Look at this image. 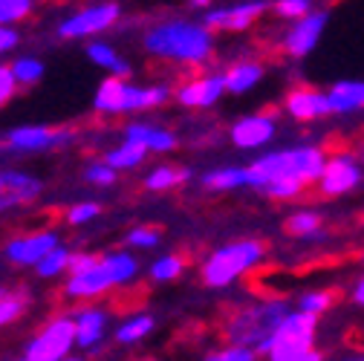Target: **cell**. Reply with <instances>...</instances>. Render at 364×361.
<instances>
[{
  "instance_id": "cell-36",
  "label": "cell",
  "mask_w": 364,
  "mask_h": 361,
  "mask_svg": "<svg viewBox=\"0 0 364 361\" xmlns=\"http://www.w3.org/2000/svg\"><path fill=\"white\" fill-rule=\"evenodd\" d=\"M35 9V0H0V26H18Z\"/></svg>"
},
{
  "instance_id": "cell-47",
  "label": "cell",
  "mask_w": 364,
  "mask_h": 361,
  "mask_svg": "<svg viewBox=\"0 0 364 361\" xmlns=\"http://www.w3.org/2000/svg\"><path fill=\"white\" fill-rule=\"evenodd\" d=\"M136 361H156V358H136Z\"/></svg>"
},
{
  "instance_id": "cell-44",
  "label": "cell",
  "mask_w": 364,
  "mask_h": 361,
  "mask_svg": "<svg viewBox=\"0 0 364 361\" xmlns=\"http://www.w3.org/2000/svg\"><path fill=\"white\" fill-rule=\"evenodd\" d=\"M188 6H197V9H208L211 6V0H186Z\"/></svg>"
},
{
  "instance_id": "cell-40",
  "label": "cell",
  "mask_w": 364,
  "mask_h": 361,
  "mask_svg": "<svg viewBox=\"0 0 364 361\" xmlns=\"http://www.w3.org/2000/svg\"><path fill=\"white\" fill-rule=\"evenodd\" d=\"M203 361H257V352L252 347H240V344H225L214 352H208Z\"/></svg>"
},
{
  "instance_id": "cell-38",
  "label": "cell",
  "mask_w": 364,
  "mask_h": 361,
  "mask_svg": "<svg viewBox=\"0 0 364 361\" xmlns=\"http://www.w3.org/2000/svg\"><path fill=\"white\" fill-rule=\"evenodd\" d=\"M102 217V205L96 203V200H84V203H75V205H70L67 208V214H64V220L70 222V225H87V222H93V220H99Z\"/></svg>"
},
{
  "instance_id": "cell-32",
  "label": "cell",
  "mask_w": 364,
  "mask_h": 361,
  "mask_svg": "<svg viewBox=\"0 0 364 361\" xmlns=\"http://www.w3.org/2000/svg\"><path fill=\"white\" fill-rule=\"evenodd\" d=\"M257 191L269 200H275V203H289V200H298L306 191V185L298 183V179H272V183L260 185Z\"/></svg>"
},
{
  "instance_id": "cell-49",
  "label": "cell",
  "mask_w": 364,
  "mask_h": 361,
  "mask_svg": "<svg viewBox=\"0 0 364 361\" xmlns=\"http://www.w3.org/2000/svg\"><path fill=\"white\" fill-rule=\"evenodd\" d=\"M358 159H361V165H364V151H361V156H358Z\"/></svg>"
},
{
  "instance_id": "cell-3",
  "label": "cell",
  "mask_w": 364,
  "mask_h": 361,
  "mask_svg": "<svg viewBox=\"0 0 364 361\" xmlns=\"http://www.w3.org/2000/svg\"><path fill=\"white\" fill-rule=\"evenodd\" d=\"M324 162H327V153L318 145L269 151L249 165V188L257 191L260 185L272 183V179H298L304 185H315L324 171Z\"/></svg>"
},
{
  "instance_id": "cell-4",
  "label": "cell",
  "mask_w": 364,
  "mask_h": 361,
  "mask_svg": "<svg viewBox=\"0 0 364 361\" xmlns=\"http://www.w3.org/2000/svg\"><path fill=\"white\" fill-rule=\"evenodd\" d=\"M263 260H266V243L257 237H243L235 243H225V246H217L200 263V281L208 289H229Z\"/></svg>"
},
{
  "instance_id": "cell-33",
  "label": "cell",
  "mask_w": 364,
  "mask_h": 361,
  "mask_svg": "<svg viewBox=\"0 0 364 361\" xmlns=\"http://www.w3.org/2000/svg\"><path fill=\"white\" fill-rule=\"evenodd\" d=\"M29 298L26 292H9V289H0V327H6L12 321H18L21 315L26 312Z\"/></svg>"
},
{
  "instance_id": "cell-27",
  "label": "cell",
  "mask_w": 364,
  "mask_h": 361,
  "mask_svg": "<svg viewBox=\"0 0 364 361\" xmlns=\"http://www.w3.org/2000/svg\"><path fill=\"white\" fill-rule=\"evenodd\" d=\"M191 176H194V171L186 165H156L142 179V185H145V191H171L176 185L191 183Z\"/></svg>"
},
{
  "instance_id": "cell-29",
  "label": "cell",
  "mask_w": 364,
  "mask_h": 361,
  "mask_svg": "<svg viewBox=\"0 0 364 361\" xmlns=\"http://www.w3.org/2000/svg\"><path fill=\"white\" fill-rule=\"evenodd\" d=\"M70 257H73V252L67 249V246H55L47 257H43L38 266H35V275L38 278H43V281H53V278H58V275H64V272H70Z\"/></svg>"
},
{
  "instance_id": "cell-10",
  "label": "cell",
  "mask_w": 364,
  "mask_h": 361,
  "mask_svg": "<svg viewBox=\"0 0 364 361\" xmlns=\"http://www.w3.org/2000/svg\"><path fill=\"white\" fill-rule=\"evenodd\" d=\"M70 142H75V130L47 127V124H23V127L6 130L0 145L12 153H47V151L67 148Z\"/></svg>"
},
{
  "instance_id": "cell-20",
  "label": "cell",
  "mask_w": 364,
  "mask_h": 361,
  "mask_svg": "<svg viewBox=\"0 0 364 361\" xmlns=\"http://www.w3.org/2000/svg\"><path fill=\"white\" fill-rule=\"evenodd\" d=\"M124 139L145 145L151 153H171L176 148V133L151 122H130L124 127Z\"/></svg>"
},
{
  "instance_id": "cell-12",
  "label": "cell",
  "mask_w": 364,
  "mask_h": 361,
  "mask_svg": "<svg viewBox=\"0 0 364 361\" xmlns=\"http://www.w3.org/2000/svg\"><path fill=\"white\" fill-rule=\"evenodd\" d=\"M327 23H330V9H312L309 15L292 21V26L281 38V50L295 61L306 58L318 47V41H321Z\"/></svg>"
},
{
  "instance_id": "cell-17",
  "label": "cell",
  "mask_w": 364,
  "mask_h": 361,
  "mask_svg": "<svg viewBox=\"0 0 364 361\" xmlns=\"http://www.w3.org/2000/svg\"><path fill=\"white\" fill-rule=\"evenodd\" d=\"M223 93H225L223 72H205V75H194L186 84H179L173 90V102H179V107H186V110H208L223 99Z\"/></svg>"
},
{
  "instance_id": "cell-15",
  "label": "cell",
  "mask_w": 364,
  "mask_h": 361,
  "mask_svg": "<svg viewBox=\"0 0 364 361\" xmlns=\"http://www.w3.org/2000/svg\"><path fill=\"white\" fill-rule=\"evenodd\" d=\"M275 136H278V119H275V113H269V110L240 116L229 127V139L240 151H260Z\"/></svg>"
},
{
  "instance_id": "cell-21",
  "label": "cell",
  "mask_w": 364,
  "mask_h": 361,
  "mask_svg": "<svg viewBox=\"0 0 364 361\" xmlns=\"http://www.w3.org/2000/svg\"><path fill=\"white\" fill-rule=\"evenodd\" d=\"M84 55L90 58V64H96L99 70L116 75V78H130L133 75V64L107 41H87Z\"/></svg>"
},
{
  "instance_id": "cell-24",
  "label": "cell",
  "mask_w": 364,
  "mask_h": 361,
  "mask_svg": "<svg viewBox=\"0 0 364 361\" xmlns=\"http://www.w3.org/2000/svg\"><path fill=\"white\" fill-rule=\"evenodd\" d=\"M333 113H355L364 110V81H336L327 90Z\"/></svg>"
},
{
  "instance_id": "cell-43",
  "label": "cell",
  "mask_w": 364,
  "mask_h": 361,
  "mask_svg": "<svg viewBox=\"0 0 364 361\" xmlns=\"http://www.w3.org/2000/svg\"><path fill=\"white\" fill-rule=\"evenodd\" d=\"M298 361H327V355H324V350H318V347H312V350H306Z\"/></svg>"
},
{
  "instance_id": "cell-1",
  "label": "cell",
  "mask_w": 364,
  "mask_h": 361,
  "mask_svg": "<svg viewBox=\"0 0 364 361\" xmlns=\"http://www.w3.org/2000/svg\"><path fill=\"white\" fill-rule=\"evenodd\" d=\"M142 50L159 61L203 67L214 55V32L197 21L171 18V21H159L145 29Z\"/></svg>"
},
{
  "instance_id": "cell-26",
  "label": "cell",
  "mask_w": 364,
  "mask_h": 361,
  "mask_svg": "<svg viewBox=\"0 0 364 361\" xmlns=\"http://www.w3.org/2000/svg\"><path fill=\"white\" fill-rule=\"evenodd\" d=\"M284 229L289 237H298V240H315L321 237L324 232V214H318L315 208H298L287 217Z\"/></svg>"
},
{
  "instance_id": "cell-31",
  "label": "cell",
  "mask_w": 364,
  "mask_h": 361,
  "mask_svg": "<svg viewBox=\"0 0 364 361\" xmlns=\"http://www.w3.org/2000/svg\"><path fill=\"white\" fill-rule=\"evenodd\" d=\"M182 272H186V257H182V254H162L148 269V275H151L154 284H171Z\"/></svg>"
},
{
  "instance_id": "cell-39",
  "label": "cell",
  "mask_w": 364,
  "mask_h": 361,
  "mask_svg": "<svg viewBox=\"0 0 364 361\" xmlns=\"http://www.w3.org/2000/svg\"><path fill=\"white\" fill-rule=\"evenodd\" d=\"M84 179H87L90 185H96V188H110L116 179H119V171L110 168L105 159H102V162H90V165L84 168Z\"/></svg>"
},
{
  "instance_id": "cell-2",
  "label": "cell",
  "mask_w": 364,
  "mask_h": 361,
  "mask_svg": "<svg viewBox=\"0 0 364 361\" xmlns=\"http://www.w3.org/2000/svg\"><path fill=\"white\" fill-rule=\"evenodd\" d=\"M139 275V260L130 252H105L96 254V260L81 272H70L64 284V295L70 301H96L119 286H127Z\"/></svg>"
},
{
  "instance_id": "cell-50",
  "label": "cell",
  "mask_w": 364,
  "mask_h": 361,
  "mask_svg": "<svg viewBox=\"0 0 364 361\" xmlns=\"http://www.w3.org/2000/svg\"><path fill=\"white\" fill-rule=\"evenodd\" d=\"M15 361H26V358H23V355H21V358H15Z\"/></svg>"
},
{
  "instance_id": "cell-13",
  "label": "cell",
  "mask_w": 364,
  "mask_h": 361,
  "mask_svg": "<svg viewBox=\"0 0 364 361\" xmlns=\"http://www.w3.org/2000/svg\"><path fill=\"white\" fill-rule=\"evenodd\" d=\"M269 9H272V0H240V4H232V6L205 9L203 23H205L211 32H246V29H252Z\"/></svg>"
},
{
  "instance_id": "cell-37",
  "label": "cell",
  "mask_w": 364,
  "mask_h": 361,
  "mask_svg": "<svg viewBox=\"0 0 364 361\" xmlns=\"http://www.w3.org/2000/svg\"><path fill=\"white\" fill-rule=\"evenodd\" d=\"M312 9H318L315 0H272V12L284 21H298V18L309 15Z\"/></svg>"
},
{
  "instance_id": "cell-48",
  "label": "cell",
  "mask_w": 364,
  "mask_h": 361,
  "mask_svg": "<svg viewBox=\"0 0 364 361\" xmlns=\"http://www.w3.org/2000/svg\"><path fill=\"white\" fill-rule=\"evenodd\" d=\"M4 104H6V99H4V96H0V107H4Z\"/></svg>"
},
{
  "instance_id": "cell-42",
  "label": "cell",
  "mask_w": 364,
  "mask_h": 361,
  "mask_svg": "<svg viewBox=\"0 0 364 361\" xmlns=\"http://www.w3.org/2000/svg\"><path fill=\"white\" fill-rule=\"evenodd\" d=\"M350 301H353V306H358V309H364V275L353 284V292H350Z\"/></svg>"
},
{
  "instance_id": "cell-16",
  "label": "cell",
  "mask_w": 364,
  "mask_h": 361,
  "mask_svg": "<svg viewBox=\"0 0 364 361\" xmlns=\"http://www.w3.org/2000/svg\"><path fill=\"white\" fill-rule=\"evenodd\" d=\"M58 243H61V237H58L55 229H38V232L12 237V240L4 246V257H6L12 266H32V269H35Z\"/></svg>"
},
{
  "instance_id": "cell-14",
  "label": "cell",
  "mask_w": 364,
  "mask_h": 361,
  "mask_svg": "<svg viewBox=\"0 0 364 361\" xmlns=\"http://www.w3.org/2000/svg\"><path fill=\"white\" fill-rule=\"evenodd\" d=\"M43 191V183L35 173L18 168H0V214L32 205Z\"/></svg>"
},
{
  "instance_id": "cell-25",
  "label": "cell",
  "mask_w": 364,
  "mask_h": 361,
  "mask_svg": "<svg viewBox=\"0 0 364 361\" xmlns=\"http://www.w3.org/2000/svg\"><path fill=\"white\" fill-rule=\"evenodd\" d=\"M154 330H156V321H154L151 312H133V315H127V318L116 327L113 338L122 347H133V344H142Z\"/></svg>"
},
{
  "instance_id": "cell-45",
  "label": "cell",
  "mask_w": 364,
  "mask_h": 361,
  "mask_svg": "<svg viewBox=\"0 0 364 361\" xmlns=\"http://www.w3.org/2000/svg\"><path fill=\"white\" fill-rule=\"evenodd\" d=\"M338 361H364V352H353V355H344Z\"/></svg>"
},
{
  "instance_id": "cell-22",
  "label": "cell",
  "mask_w": 364,
  "mask_h": 361,
  "mask_svg": "<svg viewBox=\"0 0 364 361\" xmlns=\"http://www.w3.org/2000/svg\"><path fill=\"white\" fill-rule=\"evenodd\" d=\"M223 78H225V93L243 96V93L255 90L266 78V67L260 61H249V58L246 61H235L232 67H225Z\"/></svg>"
},
{
  "instance_id": "cell-9",
  "label": "cell",
  "mask_w": 364,
  "mask_h": 361,
  "mask_svg": "<svg viewBox=\"0 0 364 361\" xmlns=\"http://www.w3.org/2000/svg\"><path fill=\"white\" fill-rule=\"evenodd\" d=\"M119 21H122V6L116 4V0H99V4L81 6L73 15H67L58 23V38H64V41L96 38V35L113 29Z\"/></svg>"
},
{
  "instance_id": "cell-41",
  "label": "cell",
  "mask_w": 364,
  "mask_h": 361,
  "mask_svg": "<svg viewBox=\"0 0 364 361\" xmlns=\"http://www.w3.org/2000/svg\"><path fill=\"white\" fill-rule=\"evenodd\" d=\"M18 43H21V32L15 26H0V55L15 53Z\"/></svg>"
},
{
  "instance_id": "cell-19",
  "label": "cell",
  "mask_w": 364,
  "mask_h": 361,
  "mask_svg": "<svg viewBox=\"0 0 364 361\" xmlns=\"http://www.w3.org/2000/svg\"><path fill=\"white\" fill-rule=\"evenodd\" d=\"M73 321H75V347L81 350H99L107 338V324H110V315L105 306H81L75 315H73Z\"/></svg>"
},
{
  "instance_id": "cell-23",
  "label": "cell",
  "mask_w": 364,
  "mask_h": 361,
  "mask_svg": "<svg viewBox=\"0 0 364 361\" xmlns=\"http://www.w3.org/2000/svg\"><path fill=\"white\" fill-rule=\"evenodd\" d=\"M200 183H203V188H208L214 194H229V191L246 188L249 185V165H223V168L205 171L200 176Z\"/></svg>"
},
{
  "instance_id": "cell-6",
  "label": "cell",
  "mask_w": 364,
  "mask_h": 361,
  "mask_svg": "<svg viewBox=\"0 0 364 361\" xmlns=\"http://www.w3.org/2000/svg\"><path fill=\"white\" fill-rule=\"evenodd\" d=\"M292 312V306L281 298H272V301H263V303H252V306H243V309H235L225 321V341L229 344H240V347H252L257 355L263 350V344L272 338L281 327V321Z\"/></svg>"
},
{
  "instance_id": "cell-7",
  "label": "cell",
  "mask_w": 364,
  "mask_h": 361,
  "mask_svg": "<svg viewBox=\"0 0 364 361\" xmlns=\"http://www.w3.org/2000/svg\"><path fill=\"white\" fill-rule=\"evenodd\" d=\"M315 335H318V315L292 309L281 321V327L272 333V338L263 344L260 355H266V361H298L306 350L315 347Z\"/></svg>"
},
{
  "instance_id": "cell-8",
  "label": "cell",
  "mask_w": 364,
  "mask_h": 361,
  "mask_svg": "<svg viewBox=\"0 0 364 361\" xmlns=\"http://www.w3.org/2000/svg\"><path fill=\"white\" fill-rule=\"evenodd\" d=\"M75 350V321L73 315H55L43 324L23 347L26 361H64Z\"/></svg>"
},
{
  "instance_id": "cell-34",
  "label": "cell",
  "mask_w": 364,
  "mask_h": 361,
  "mask_svg": "<svg viewBox=\"0 0 364 361\" xmlns=\"http://www.w3.org/2000/svg\"><path fill=\"white\" fill-rule=\"evenodd\" d=\"M336 292L333 289H315V292H304L301 298H298V309L301 312H309V315H318L321 318L324 312H330L333 306H336Z\"/></svg>"
},
{
  "instance_id": "cell-46",
  "label": "cell",
  "mask_w": 364,
  "mask_h": 361,
  "mask_svg": "<svg viewBox=\"0 0 364 361\" xmlns=\"http://www.w3.org/2000/svg\"><path fill=\"white\" fill-rule=\"evenodd\" d=\"M64 361H87V358H81V355H67Z\"/></svg>"
},
{
  "instance_id": "cell-28",
  "label": "cell",
  "mask_w": 364,
  "mask_h": 361,
  "mask_svg": "<svg viewBox=\"0 0 364 361\" xmlns=\"http://www.w3.org/2000/svg\"><path fill=\"white\" fill-rule=\"evenodd\" d=\"M148 156H151V151H148L145 145L124 139L122 145H116V148H110V151L105 153V162H107L110 168H116V171H136L139 165H145Z\"/></svg>"
},
{
  "instance_id": "cell-35",
  "label": "cell",
  "mask_w": 364,
  "mask_h": 361,
  "mask_svg": "<svg viewBox=\"0 0 364 361\" xmlns=\"http://www.w3.org/2000/svg\"><path fill=\"white\" fill-rule=\"evenodd\" d=\"M124 243L130 249H139V252H151L162 243V232L154 229V225H133V229L124 235Z\"/></svg>"
},
{
  "instance_id": "cell-11",
  "label": "cell",
  "mask_w": 364,
  "mask_h": 361,
  "mask_svg": "<svg viewBox=\"0 0 364 361\" xmlns=\"http://www.w3.org/2000/svg\"><path fill=\"white\" fill-rule=\"evenodd\" d=\"M364 179V171H361V159L353 156L350 151H338V153H330L327 162H324V171L318 176V194L327 197V200H336V197H347L353 194Z\"/></svg>"
},
{
  "instance_id": "cell-30",
  "label": "cell",
  "mask_w": 364,
  "mask_h": 361,
  "mask_svg": "<svg viewBox=\"0 0 364 361\" xmlns=\"http://www.w3.org/2000/svg\"><path fill=\"white\" fill-rule=\"evenodd\" d=\"M9 67H12V75H15V81H18L21 87H35V84H41L43 72H47V64H43L41 58H35V55H18Z\"/></svg>"
},
{
  "instance_id": "cell-18",
  "label": "cell",
  "mask_w": 364,
  "mask_h": 361,
  "mask_svg": "<svg viewBox=\"0 0 364 361\" xmlns=\"http://www.w3.org/2000/svg\"><path fill=\"white\" fill-rule=\"evenodd\" d=\"M284 113L295 122H315V119L333 116V107H330V99H327V90L292 87L284 96Z\"/></svg>"
},
{
  "instance_id": "cell-5",
  "label": "cell",
  "mask_w": 364,
  "mask_h": 361,
  "mask_svg": "<svg viewBox=\"0 0 364 361\" xmlns=\"http://www.w3.org/2000/svg\"><path fill=\"white\" fill-rule=\"evenodd\" d=\"M168 99H173L171 84H133L127 78L107 75L93 96V110L99 116H122V113H145L154 107H162Z\"/></svg>"
}]
</instances>
